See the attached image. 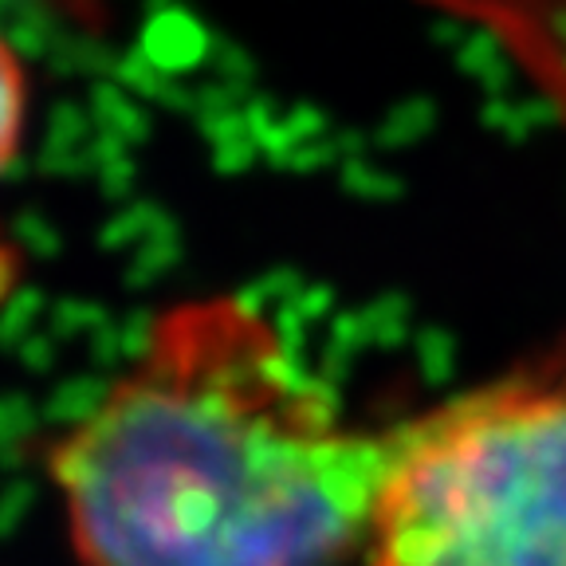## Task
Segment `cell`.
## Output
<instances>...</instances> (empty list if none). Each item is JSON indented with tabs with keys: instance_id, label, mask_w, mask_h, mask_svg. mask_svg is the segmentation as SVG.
Listing matches in <instances>:
<instances>
[{
	"instance_id": "cell-1",
	"label": "cell",
	"mask_w": 566,
	"mask_h": 566,
	"mask_svg": "<svg viewBox=\"0 0 566 566\" xmlns=\"http://www.w3.org/2000/svg\"><path fill=\"white\" fill-rule=\"evenodd\" d=\"M378 464L381 433L244 295L161 311L48 452L80 566H343Z\"/></svg>"
},
{
	"instance_id": "cell-3",
	"label": "cell",
	"mask_w": 566,
	"mask_h": 566,
	"mask_svg": "<svg viewBox=\"0 0 566 566\" xmlns=\"http://www.w3.org/2000/svg\"><path fill=\"white\" fill-rule=\"evenodd\" d=\"M492 32L566 118V0H429Z\"/></svg>"
},
{
	"instance_id": "cell-2",
	"label": "cell",
	"mask_w": 566,
	"mask_h": 566,
	"mask_svg": "<svg viewBox=\"0 0 566 566\" xmlns=\"http://www.w3.org/2000/svg\"><path fill=\"white\" fill-rule=\"evenodd\" d=\"M363 566H566V354L381 433Z\"/></svg>"
},
{
	"instance_id": "cell-4",
	"label": "cell",
	"mask_w": 566,
	"mask_h": 566,
	"mask_svg": "<svg viewBox=\"0 0 566 566\" xmlns=\"http://www.w3.org/2000/svg\"><path fill=\"white\" fill-rule=\"evenodd\" d=\"M28 106H32V87H28L24 60L0 35V177L17 166L20 150H24Z\"/></svg>"
}]
</instances>
